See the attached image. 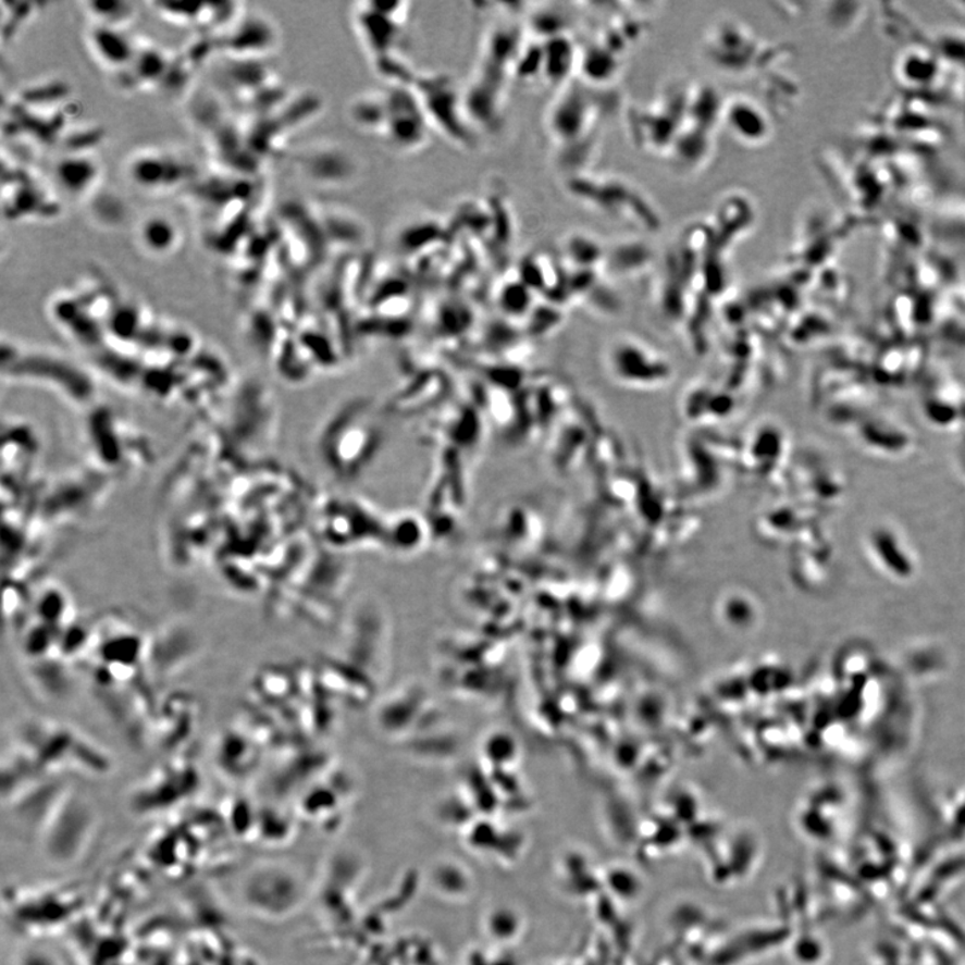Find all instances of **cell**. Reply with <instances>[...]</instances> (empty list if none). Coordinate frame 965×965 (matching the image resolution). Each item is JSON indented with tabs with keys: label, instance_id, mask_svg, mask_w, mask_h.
<instances>
[{
	"label": "cell",
	"instance_id": "cell-1",
	"mask_svg": "<svg viewBox=\"0 0 965 965\" xmlns=\"http://www.w3.org/2000/svg\"><path fill=\"white\" fill-rule=\"evenodd\" d=\"M126 173L138 189L166 193L189 182L194 176V168L181 156L165 149L148 148L131 156Z\"/></svg>",
	"mask_w": 965,
	"mask_h": 965
},
{
	"label": "cell",
	"instance_id": "cell-4",
	"mask_svg": "<svg viewBox=\"0 0 965 965\" xmlns=\"http://www.w3.org/2000/svg\"><path fill=\"white\" fill-rule=\"evenodd\" d=\"M401 21L372 9L368 3H363L356 14L358 36L369 53L378 60H384L391 55L396 44L398 45L401 36Z\"/></svg>",
	"mask_w": 965,
	"mask_h": 965
},
{
	"label": "cell",
	"instance_id": "cell-3",
	"mask_svg": "<svg viewBox=\"0 0 965 965\" xmlns=\"http://www.w3.org/2000/svg\"><path fill=\"white\" fill-rule=\"evenodd\" d=\"M227 53L236 58L260 57L270 53L279 42V34L270 21L259 15H248L236 20L234 26L224 34Z\"/></svg>",
	"mask_w": 965,
	"mask_h": 965
},
{
	"label": "cell",
	"instance_id": "cell-8",
	"mask_svg": "<svg viewBox=\"0 0 965 965\" xmlns=\"http://www.w3.org/2000/svg\"><path fill=\"white\" fill-rule=\"evenodd\" d=\"M86 13L95 26L124 30L136 18V5L128 2H94L85 3Z\"/></svg>",
	"mask_w": 965,
	"mask_h": 965
},
{
	"label": "cell",
	"instance_id": "cell-6",
	"mask_svg": "<svg viewBox=\"0 0 965 965\" xmlns=\"http://www.w3.org/2000/svg\"><path fill=\"white\" fill-rule=\"evenodd\" d=\"M137 240L150 256L165 257L181 246L182 231L170 216L152 213L138 224Z\"/></svg>",
	"mask_w": 965,
	"mask_h": 965
},
{
	"label": "cell",
	"instance_id": "cell-7",
	"mask_svg": "<svg viewBox=\"0 0 965 965\" xmlns=\"http://www.w3.org/2000/svg\"><path fill=\"white\" fill-rule=\"evenodd\" d=\"M55 182L66 190L69 195L84 196L89 193L98 181L100 168L94 156L89 153L67 154L58 161L54 170Z\"/></svg>",
	"mask_w": 965,
	"mask_h": 965
},
{
	"label": "cell",
	"instance_id": "cell-5",
	"mask_svg": "<svg viewBox=\"0 0 965 965\" xmlns=\"http://www.w3.org/2000/svg\"><path fill=\"white\" fill-rule=\"evenodd\" d=\"M89 49L101 66L123 74L135 61L138 44L117 28L91 26Z\"/></svg>",
	"mask_w": 965,
	"mask_h": 965
},
{
	"label": "cell",
	"instance_id": "cell-2",
	"mask_svg": "<svg viewBox=\"0 0 965 965\" xmlns=\"http://www.w3.org/2000/svg\"><path fill=\"white\" fill-rule=\"evenodd\" d=\"M430 125L418 95L409 94L403 86L385 94L383 135L398 149L420 148L425 140V126Z\"/></svg>",
	"mask_w": 965,
	"mask_h": 965
}]
</instances>
